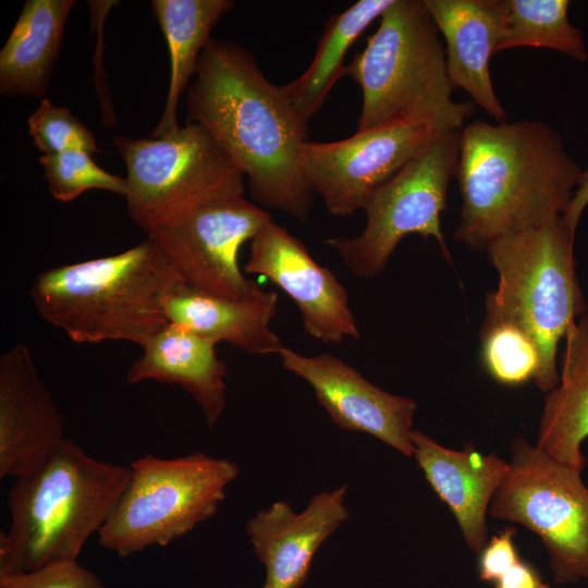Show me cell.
<instances>
[{
  "instance_id": "5bb4252c",
  "label": "cell",
  "mask_w": 588,
  "mask_h": 588,
  "mask_svg": "<svg viewBox=\"0 0 588 588\" xmlns=\"http://www.w3.org/2000/svg\"><path fill=\"white\" fill-rule=\"evenodd\" d=\"M279 356L285 369L311 385L338 427L371 434L406 456L414 455L413 399L376 387L330 353L305 356L284 346Z\"/></svg>"
},
{
  "instance_id": "2e32d148",
  "label": "cell",
  "mask_w": 588,
  "mask_h": 588,
  "mask_svg": "<svg viewBox=\"0 0 588 588\" xmlns=\"http://www.w3.org/2000/svg\"><path fill=\"white\" fill-rule=\"evenodd\" d=\"M347 486L316 494L303 512L277 501L256 513L245 526L254 552L266 567V588H301L316 551L350 513Z\"/></svg>"
},
{
  "instance_id": "cb8c5ba5",
  "label": "cell",
  "mask_w": 588,
  "mask_h": 588,
  "mask_svg": "<svg viewBox=\"0 0 588 588\" xmlns=\"http://www.w3.org/2000/svg\"><path fill=\"white\" fill-rule=\"evenodd\" d=\"M393 1L359 0L328 19L308 68L281 86L286 101L301 119L308 122L319 111L335 83L346 75L344 60L351 46Z\"/></svg>"
},
{
  "instance_id": "4316f807",
  "label": "cell",
  "mask_w": 588,
  "mask_h": 588,
  "mask_svg": "<svg viewBox=\"0 0 588 588\" xmlns=\"http://www.w3.org/2000/svg\"><path fill=\"white\" fill-rule=\"evenodd\" d=\"M48 188L54 199L68 203L88 189H105L125 197L126 179L99 168L91 155L82 150L47 154L39 158Z\"/></svg>"
},
{
  "instance_id": "ba28073f",
  "label": "cell",
  "mask_w": 588,
  "mask_h": 588,
  "mask_svg": "<svg viewBox=\"0 0 588 588\" xmlns=\"http://www.w3.org/2000/svg\"><path fill=\"white\" fill-rule=\"evenodd\" d=\"M126 170L127 213L147 234L188 212L244 197L245 174L201 124L160 138L118 136Z\"/></svg>"
},
{
  "instance_id": "ac0fdd59",
  "label": "cell",
  "mask_w": 588,
  "mask_h": 588,
  "mask_svg": "<svg viewBox=\"0 0 588 588\" xmlns=\"http://www.w3.org/2000/svg\"><path fill=\"white\" fill-rule=\"evenodd\" d=\"M445 41V59L453 88H462L499 123L506 112L495 95L490 58L501 32L500 0H424Z\"/></svg>"
},
{
  "instance_id": "52a82bcc",
  "label": "cell",
  "mask_w": 588,
  "mask_h": 588,
  "mask_svg": "<svg viewBox=\"0 0 588 588\" xmlns=\"http://www.w3.org/2000/svg\"><path fill=\"white\" fill-rule=\"evenodd\" d=\"M130 467L128 482L98 531L99 544L120 558L166 547L212 517L240 474L234 462L201 452L145 455Z\"/></svg>"
},
{
  "instance_id": "484cf974",
  "label": "cell",
  "mask_w": 588,
  "mask_h": 588,
  "mask_svg": "<svg viewBox=\"0 0 588 588\" xmlns=\"http://www.w3.org/2000/svg\"><path fill=\"white\" fill-rule=\"evenodd\" d=\"M480 358L489 376L504 385L536 380L541 356L532 339L519 328L506 323H483Z\"/></svg>"
},
{
  "instance_id": "4dcf8cb0",
  "label": "cell",
  "mask_w": 588,
  "mask_h": 588,
  "mask_svg": "<svg viewBox=\"0 0 588 588\" xmlns=\"http://www.w3.org/2000/svg\"><path fill=\"white\" fill-rule=\"evenodd\" d=\"M492 585L494 588H551L537 569L523 559L506 569Z\"/></svg>"
},
{
  "instance_id": "7402d4cb",
  "label": "cell",
  "mask_w": 588,
  "mask_h": 588,
  "mask_svg": "<svg viewBox=\"0 0 588 588\" xmlns=\"http://www.w3.org/2000/svg\"><path fill=\"white\" fill-rule=\"evenodd\" d=\"M73 0H27L0 51V93L44 97Z\"/></svg>"
},
{
  "instance_id": "9a60e30c",
  "label": "cell",
  "mask_w": 588,
  "mask_h": 588,
  "mask_svg": "<svg viewBox=\"0 0 588 588\" xmlns=\"http://www.w3.org/2000/svg\"><path fill=\"white\" fill-rule=\"evenodd\" d=\"M63 415L28 346L0 356V478L40 469L65 440Z\"/></svg>"
},
{
  "instance_id": "30bf717a",
  "label": "cell",
  "mask_w": 588,
  "mask_h": 588,
  "mask_svg": "<svg viewBox=\"0 0 588 588\" xmlns=\"http://www.w3.org/2000/svg\"><path fill=\"white\" fill-rule=\"evenodd\" d=\"M489 513L519 523L540 538L555 584L588 578V487L579 469L517 436L511 443L509 471Z\"/></svg>"
},
{
  "instance_id": "9c48e42d",
  "label": "cell",
  "mask_w": 588,
  "mask_h": 588,
  "mask_svg": "<svg viewBox=\"0 0 588 588\" xmlns=\"http://www.w3.org/2000/svg\"><path fill=\"white\" fill-rule=\"evenodd\" d=\"M460 142L461 131H436L428 144L372 194L364 208L367 221L359 235L324 241L354 277L380 274L399 243L409 234L433 237L450 259L441 212L456 173Z\"/></svg>"
},
{
  "instance_id": "44dd1931",
  "label": "cell",
  "mask_w": 588,
  "mask_h": 588,
  "mask_svg": "<svg viewBox=\"0 0 588 588\" xmlns=\"http://www.w3.org/2000/svg\"><path fill=\"white\" fill-rule=\"evenodd\" d=\"M560 380L547 393L536 445L580 471L588 438V308L564 338Z\"/></svg>"
},
{
  "instance_id": "6da1fadb",
  "label": "cell",
  "mask_w": 588,
  "mask_h": 588,
  "mask_svg": "<svg viewBox=\"0 0 588 588\" xmlns=\"http://www.w3.org/2000/svg\"><path fill=\"white\" fill-rule=\"evenodd\" d=\"M187 122L204 125L248 177L253 197L305 221L314 191L301 164L308 126L281 86L260 71L255 56L210 39L199 54L185 97Z\"/></svg>"
},
{
  "instance_id": "d6a6232c",
  "label": "cell",
  "mask_w": 588,
  "mask_h": 588,
  "mask_svg": "<svg viewBox=\"0 0 588 588\" xmlns=\"http://www.w3.org/2000/svg\"><path fill=\"white\" fill-rule=\"evenodd\" d=\"M262 588H266V587H262Z\"/></svg>"
},
{
  "instance_id": "4fadbf2b",
  "label": "cell",
  "mask_w": 588,
  "mask_h": 588,
  "mask_svg": "<svg viewBox=\"0 0 588 588\" xmlns=\"http://www.w3.org/2000/svg\"><path fill=\"white\" fill-rule=\"evenodd\" d=\"M243 269L282 289L297 305L310 336L335 344L346 338L359 339L346 289L285 228L272 220L266 223L252 240Z\"/></svg>"
},
{
  "instance_id": "f1b7e54d",
  "label": "cell",
  "mask_w": 588,
  "mask_h": 588,
  "mask_svg": "<svg viewBox=\"0 0 588 588\" xmlns=\"http://www.w3.org/2000/svg\"><path fill=\"white\" fill-rule=\"evenodd\" d=\"M0 588H106L77 561L51 564L20 574H0Z\"/></svg>"
},
{
  "instance_id": "603a6c76",
  "label": "cell",
  "mask_w": 588,
  "mask_h": 588,
  "mask_svg": "<svg viewBox=\"0 0 588 588\" xmlns=\"http://www.w3.org/2000/svg\"><path fill=\"white\" fill-rule=\"evenodd\" d=\"M155 16L164 35L170 57V84L163 112L152 138L175 133L180 96L196 72L200 52L211 29L234 7L231 0H152Z\"/></svg>"
},
{
  "instance_id": "3957f363",
  "label": "cell",
  "mask_w": 588,
  "mask_h": 588,
  "mask_svg": "<svg viewBox=\"0 0 588 588\" xmlns=\"http://www.w3.org/2000/svg\"><path fill=\"white\" fill-rule=\"evenodd\" d=\"M185 285L147 237L120 254L39 273L30 297L39 316L76 343L143 347L170 322L166 305Z\"/></svg>"
},
{
  "instance_id": "ffe728a7",
  "label": "cell",
  "mask_w": 588,
  "mask_h": 588,
  "mask_svg": "<svg viewBox=\"0 0 588 588\" xmlns=\"http://www.w3.org/2000/svg\"><path fill=\"white\" fill-rule=\"evenodd\" d=\"M277 306L278 294L272 291L230 299L183 285L169 297L166 311L170 323L217 343L225 341L252 355H279L284 345L270 329Z\"/></svg>"
},
{
  "instance_id": "d4e9b609",
  "label": "cell",
  "mask_w": 588,
  "mask_h": 588,
  "mask_svg": "<svg viewBox=\"0 0 588 588\" xmlns=\"http://www.w3.org/2000/svg\"><path fill=\"white\" fill-rule=\"evenodd\" d=\"M501 32L497 52L517 47L559 51L588 60L581 29L568 20V0H500Z\"/></svg>"
},
{
  "instance_id": "1f68e13d",
  "label": "cell",
  "mask_w": 588,
  "mask_h": 588,
  "mask_svg": "<svg viewBox=\"0 0 588 588\" xmlns=\"http://www.w3.org/2000/svg\"><path fill=\"white\" fill-rule=\"evenodd\" d=\"M588 205V169L583 171L578 185L566 208L563 219L576 230L579 219Z\"/></svg>"
},
{
  "instance_id": "7c38bea8",
  "label": "cell",
  "mask_w": 588,
  "mask_h": 588,
  "mask_svg": "<svg viewBox=\"0 0 588 588\" xmlns=\"http://www.w3.org/2000/svg\"><path fill=\"white\" fill-rule=\"evenodd\" d=\"M429 123L400 121L348 138L306 142L301 164L314 193L332 216L364 209L372 194L413 159L436 133Z\"/></svg>"
},
{
  "instance_id": "5b68a950",
  "label": "cell",
  "mask_w": 588,
  "mask_h": 588,
  "mask_svg": "<svg viewBox=\"0 0 588 588\" xmlns=\"http://www.w3.org/2000/svg\"><path fill=\"white\" fill-rule=\"evenodd\" d=\"M346 75L363 96L357 131L400 121L462 131L475 111L471 102L452 98L445 50L424 0H394L365 49L347 65Z\"/></svg>"
},
{
  "instance_id": "7a4b0ae2",
  "label": "cell",
  "mask_w": 588,
  "mask_h": 588,
  "mask_svg": "<svg viewBox=\"0 0 588 588\" xmlns=\"http://www.w3.org/2000/svg\"><path fill=\"white\" fill-rule=\"evenodd\" d=\"M581 173L543 122L469 123L461 131L455 173L462 199L455 238L486 250L502 235L554 221Z\"/></svg>"
},
{
  "instance_id": "f546056e",
  "label": "cell",
  "mask_w": 588,
  "mask_h": 588,
  "mask_svg": "<svg viewBox=\"0 0 588 588\" xmlns=\"http://www.w3.org/2000/svg\"><path fill=\"white\" fill-rule=\"evenodd\" d=\"M516 528L506 526L498 535H493L479 552V579L493 584L506 569L522 558L514 543Z\"/></svg>"
},
{
  "instance_id": "8fae6325",
  "label": "cell",
  "mask_w": 588,
  "mask_h": 588,
  "mask_svg": "<svg viewBox=\"0 0 588 588\" xmlns=\"http://www.w3.org/2000/svg\"><path fill=\"white\" fill-rule=\"evenodd\" d=\"M271 220L266 210L240 197L199 207L147 237L186 286L218 297L248 299L265 290L243 274L238 252Z\"/></svg>"
},
{
  "instance_id": "e0dca14e",
  "label": "cell",
  "mask_w": 588,
  "mask_h": 588,
  "mask_svg": "<svg viewBox=\"0 0 588 588\" xmlns=\"http://www.w3.org/2000/svg\"><path fill=\"white\" fill-rule=\"evenodd\" d=\"M411 439L426 479L454 514L469 549L479 553L487 543V511L509 462L482 454L471 443L462 451L448 449L420 430H413Z\"/></svg>"
},
{
  "instance_id": "277c9868",
  "label": "cell",
  "mask_w": 588,
  "mask_h": 588,
  "mask_svg": "<svg viewBox=\"0 0 588 588\" xmlns=\"http://www.w3.org/2000/svg\"><path fill=\"white\" fill-rule=\"evenodd\" d=\"M131 476V467L98 461L65 439L36 473L16 479L0 534V574L77 561L98 534Z\"/></svg>"
},
{
  "instance_id": "8992f818",
  "label": "cell",
  "mask_w": 588,
  "mask_h": 588,
  "mask_svg": "<svg viewBox=\"0 0 588 588\" xmlns=\"http://www.w3.org/2000/svg\"><path fill=\"white\" fill-rule=\"evenodd\" d=\"M575 232L562 216L486 248L499 284L486 296L483 323H511L532 339L541 356L535 383L546 393L560 380L559 345L588 308L576 273Z\"/></svg>"
},
{
  "instance_id": "d6986e66",
  "label": "cell",
  "mask_w": 588,
  "mask_h": 588,
  "mask_svg": "<svg viewBox=\"0 0 588 588\" xmlns=\"http://www.w3.org/2000/svg\"><path fill=\"white\" fill-rule=\"evenodd\" d=\"M217 344L169 323L142 347L128 368L126 383L154 380L181 387L197 402L212 428L226 405L228 368L217 354Z\"/></svg>"
},
{
  "instance_id": "83f0119b",
  "label": "cell",
  "mask_w": 588,
  "mask_h": 588,
  "mask_svg": "<svg viewBox=\"0 0 588 588\" xmlns=\"http://www.w3.org/2000/svg\"><path fill=\"white\" fill-rule=\"evenodd\" d=\"M28 130L44 155L66 150L99 152L94 134L66 107H56L48 99H42L28 118Z\"/></svg>"
}]
</instances>
